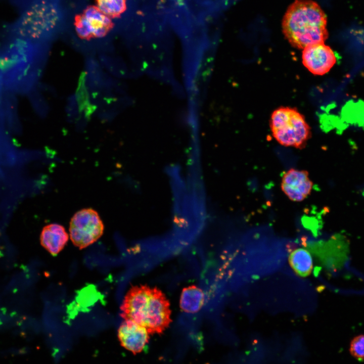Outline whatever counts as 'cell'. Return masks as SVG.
<instances>
[{
	"label": "cell",
	"mask_w": 364,
	"mask_h": 364,
	"mask_svg": "<svg viewBox=\"0 0 364 364\" xmlns=\"http://www.w3.org/2000/svg\"><path fill=\"white\" fill-rule=\"evenodd\" d=\"M127 0H96V6L111 18L120 17L126 9Z\"/></svg>",
	"instance_id": "obj_12"
},
{
	"label": "cell",
	"mask_w": 364,
	"mask_h": 364,
	"mask_svg": "<svg viewBox=\"0 0 364 364\" xmlns=\"http://www.w3.org/2000/svg\"><path fill=\"white\" fill-rule=\"evenodd\" d=\"M121 316L144 327L149 334H160L171 320L170 303L156 287L134 286L127 293L121 306Z\"/></svg>",
	"instance_id": "obj_1"
},
{
	"label": "cell",
	"mask_w": 364,
	"mask_h": 364,
	"mask_svg": "<svg viewBox=\"0 0 364 364\" xmlns=\"http://www.w3.org/2000/svg\"><path fill=\"white\" fill-rule=\"evenodd\" d=\"M270 126L274 138L281 145L303 148L310 137V127L296 109L281 107L272 113Z\"/></svg>",
	"instance_id": "obj_3"
},
{
	"label": "cell",
	"mask_w": 364,
	"mask_h": 364,
	"mask_svg": "<svg viewBox=\"0 0 364 364\" xmlns=\"http://www.w3.org/2000/svg\"><path fill=\"white\" fill-rule=\"evenodd\" d=\"M204 300V294L200 288L195 285L189 286L183 289L180 307L186 312L195 313L201 309Z\"/></svg>",
	"instance_id": "obj_10"
},
{
	"label": "cell",
	"mask_w": 364,
	"mask_h": 364,
	"mask_svg": "<svg viewBox=\"0 0 364 364\" xmlns=\"http://www.w3.org/2000/svg\"><path fill=\"white\" fill-rule=\"evenodd\" d=\"M289 262L295 272L301 277H306L311 272L312 259L309 252L304 248L292 251L289 256Z\"/></svg>",
	"instance_id": "obj_11"
},
{
	"label": "cell",
	"mask_w": 364,
	"mask_h": 364,
	"mask_svg": "<svg viewBox=\"0 0 364 364\" xmlns=\"http://www.w3.org/2000/svg\"><path fill=\"white\" fill-rule=\"evenodd\" d=\"M302 60L308 70L317 75L328 73L336 62L334 52L324 42L312 43L305 47L302 52Z\"/></svg>",
	"instance_id": "obj_6"
},
{
	"label": "cell",
	"mask_w": 364,
	"mask_h": 364,
	"mask_svg": "<svg viewBox=\"0 0 364 364\" xmlns=\"http://www.w3.org/2000/svg\"><path fill=\"white\" fill-rule=\"evenodd\" d=\"M111 19L97 6H88L74 17L77 35L86 40L104 37L113 28L114 23Z\"/></svg>",
	"instance_id": "obj_5"
},
{
	"label": "cell",
	"mask_w": 364,
	"mask_h": 364,
	"mask_svg": "<svg viewBox=\"0 0 364 364\" xmlns=\"http://www.w3.org/2000/svg\"><path fill=\"white\" fill-rule=\"evenodd\" d=\"M327 17L320 6L311 0H296L288 8L282 20L283 34L298 49L324 42L328 37Z\"/></svg>",
	"instance_id": "obj_2"
},
{
	"label": "cell",
	"mask_w": 364,
	"mask_h": 364,
	"mask_svg": "<svg viewBox=\"0 0 364 364\" xmlns=\"http://www.w3.org/2000/svg\"><path fill=\"white\" fill-rule=\"evenodd\" d=\"M307 171L291 168L285 172L282 178L281 188L291 200L300 202L310 195L313 183Z\"/></svg>",
	"instance_id": "obj_7"
},
{
	"label": "cell",
	"mask_w": 364,
	"mask_h": 364,
	"mask_svg": "<svg viewBox=\"0 0 364 364\" xmlns=\"http://www.w3.org/2000/svg\"><path fill=\"white\" fill-rule=\"evenodd\" d=\"M68 239L65 228L57 223L45 226L40 236L41 245L53 255H56L64 248Z\"/></svg>",
	"instance_id": "obj_9"
},
{
	"label": "cell",
	"mask_w": 364,
	"mask_h": 364,
	"mask_svg": "<svg viewBox=\"0 0 364 364\" xmlns=\"http://www.w3.org/2000/svg\"><path fill=\"white\" fill-rule=\"evenodd\" d=\"M104 230L99 215L92 208L77 211L69 224L71 240L79 249L86 248L97 241L103 235Z\"/></svg>",
	"instance_id": "obj_4"
},
{
	"label": "cell",
	"mask_w": 364,
	"mask_h": 364,
	"mask_svg": "<svg viewBox=\"0 0 364 364\" xmlns=\"http://www.w3.org/2000/svg\"><path fill=\"white\" fill-rule=\"evenodd\" d=\"M351 355L358 360H364V335L354 337L349 347Z\"/></svg>",
	"instance_id": "obj_13"
},
{
	"label": "cell",
	"mask_w": 364,
	"mask_h": 364,
	"mask_svg": "<svg viewBox=\"0 0 364 364\" xmlns=\"http://www.w3.org/2000/svg\"><path fill=\"white\" fill-rule=\"evenodd\" d=\"M149 335L144 327L130 320H125L118 330L121 345L133 354L143 350L149 342Z\"/></svg>",
	"instance_id": "obj_8"
}]
</instances>
